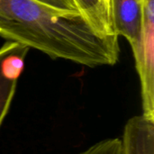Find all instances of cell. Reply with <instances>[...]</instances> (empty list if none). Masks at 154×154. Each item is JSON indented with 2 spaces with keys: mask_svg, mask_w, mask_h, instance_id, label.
<instances>
[{
  "mask_svg": "<svg viewBox=\"0 0 154 154\" xmlns=\"http://www.w3.org/2000/svg\"><path fill=\"white\" fill-rule=\"evenodd\" d=\"M122 154H154V123L142 115L125 124L121 140Z\"/></svg>",
  "mask_w": 154,
  "mask_h": 154,
  "instance_id": "5b68a950",
  "label": "cell"
},
{
  "mask_svg": "<svg viewBox=\"0 0 154 154\" xmlns=\"http://www.w3.org/2000/svg\"><path fill=\"white\" fill-rule=\"evenodd\" d=\"M79 11L92 28L104 36L116 35L114 29L111 5L107 0H74Z\"/></svg>",
  "mask_w": 154,
  "mask_h": 154,
  "instance_id": "8992f818",
  "label": "cell"
},
{
  "mask_svg": "<svg viewBox=\"0 0 154 154\" xmlns=\"http://www.w3.org/2000/svg\"><path fill=\"white\" fill-rule=\"evenodd\" d=\"M0 37L89 68L119 60L117 35H101L79 12L57 10L36 0H0Z\"/></svg>",
  "mask_w": 154,
  "mask_h": 154,
  "instance_id": "6da1fadb",
  "label": "cell"
},
{
  "mask_svg": "<svg viewBox=\"0 0 154 154\" xmlns=\"http://www.w3.org/2000/svg\"><path fill=\"white\" fill-rule=\"evenodd\" d=\"M142 3L141 36L132 50L141 84L142 116L154 123V0H142Z\"/></svg>",
  "mask_w": 154,
  "mask_h": 154,
  "instance_id": "7a4b0ae2",
  "label": "cell"
},
{
  "mask_svg": "<svg viewBox=\"0 0 154 154\" xmlns=\"http://www.w3.org/2000/svg\"><path fill=\"white\" fill-rule=\"evenodd\" d=\"M111 10L115 32L125 37L134 49L141 36L142 0H111Z\"/></svg>",
  "mask_w": 154,
  "mask_h": 154,
  "instance_id": "277c9868",
  "label": "cell"
},
{
  "mask_svg": "<svg viewBox=\"0 0 154 154\" xmlns=\"http://www.w3.org/2000/svg\"><path fill=\"white\" fill-rule=\"evenodd\" d=\"M36 1L40 2L42 5L55 8L57 10H61L66 12H79L74 0H36Z\"/></svg>",
  "mask_w": 154,
  "mask_h": 154,
  "instance_id": "ba28073f",
  "label": "cell"
},
{
  "mask_svg": "<svg viewBox=\"0 0 154 154\" xmlns=\"http://www.w3.org/2000/svg\"><path fill=\"white\" fill-rule=\"evenodd\" d=\"M79 154H122L121 140L117 138L102 140Z\"/></svg>",
  "mask_w": 154,
  "mask_h": 154,
  "instance_id": "52a82bcc",
  "label": "cell"
},
{
  "mask_svg": "<svg viewBox=\"0 0 154 154\" xmlns=\"http://www.w3.org/2000/svg\"><path fill=\"white\" fill-rule=\"evenodd\" d=\"M30 48L7 41L0 47V127L9 112Z\"/></svg>",
  "mask_w": 154,
  "mask_h": 154,
  "instance_id": "3957f363",
  "label": "cell"
},
{
  "mask_svg": "<svg viewBox=\"0 0 154 154\" xmlns=\"http://www.w3.org/2000/svg\"><path fill=\"white\" fill-rule=\"evenodd\" d=\"M107 2H108V3H109L110 5H111V0H107Z\"/></svg>",
  "mask_w": 154,
  "mask_h": 154,
  "instance_id": "9c48e42d",
  "label": "cell"
}]
</instances>
